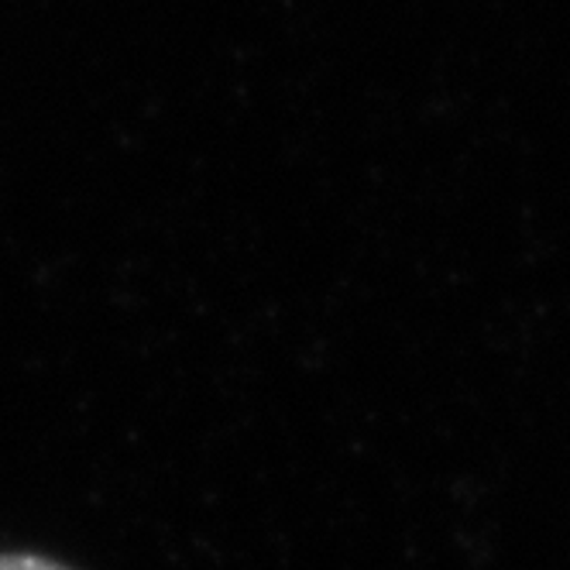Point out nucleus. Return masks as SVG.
I'll return each mask as SVG.
<instances>
[{
	"label": "nucleus",
	"mask_w": 570,
	"mask_h": 570,
	"mask_svg": "<svg viewBox=\"0 0 570 570\" xmlns=\"http://www.w3.org/2000/svg\"><path fill=\"white\" fill-rule=\"evenodd\" d=\"M0 570H72L62 560L42 557V553H0Z\"/></svg>",
	"instance_id": "nucleus-1"
}]
</instances>
